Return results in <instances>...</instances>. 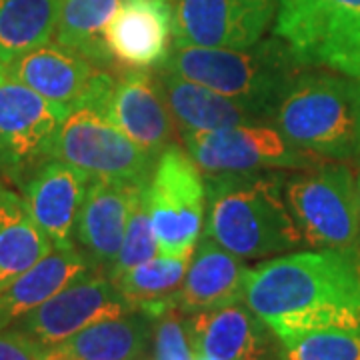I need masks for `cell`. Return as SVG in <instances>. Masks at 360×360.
<instances>
[{
  "mask_svg": "<svg viewBox=\"0 0 360 360\" xmlns=\"http://www.w3.org/2000/svg\"><path fill=\"white\" fill-rule=\"evenodd\" d=\"M156 252H158V245H156L150 208H148V182H144L136 186L124 240H122L115 264L110 266L106 276L115 278L120 272L156 257Z\"/></svg>",
  "mask_w": 360,
  "mask_h": 360,
  "instance_id": "obj_28",
  "label": "cell"
},
{
  "mask_svg": "<svg viewBox=\"0 0 360 360\" xmlns=\"http://www.w3.org/2000/svg\"><path fill=\"white\" fill-rule=\"evenodd\" d=\"M141 360H148V359H146V356H144V359H141Z\"/></svg>",
  "mask_w": 360,
  "mask_h": 360,
  "instance_id": "obj_35",
  "label": "cell"
},
{
  "mask_svg": "<svg viewBox=\"0 0 360 360\" xmlns=\"http://www.w3.org/2000/svg\"><path fill=\"white\" fill-rule=\"evenodd\" d=\"M0 360H44V347L11 326L0 330Z\"/></svg>",
  "mask_w": 360,
  "mask_h": 360,
  "instance_id": "obj_30",
  "label": "cell"
},
{
  "mask_svg": "<svg viewBox=\"0 0 360 360\" xmlns=\"http://www.w3.org/2000/svg\"><path fill=\"white\" fill-rule=\"evenodd\" d=\"M136 186L139 184L98 179H90L89 182L75 226V240L92 269L104 276L120 252Z\"/></svg>",
  "mask_w": 360,
  "mask_h": 360,
  "instance_id": "obj_15",
  "label": "cell"
},
{
  "mask_svg": "<svg viewBox=\"0 0 360 360\" xmlns=\"http://www.w3.org/2000/svg\"><path fill=\"white\" fill-rule=\"evenodd\" d=\"M278 0H176L172 46L246 49L262 40Z\"/></svg>",
  "mask_w": 360,
  "mask_h": 360,
  "instance_id": "obj_11",
  "label": "cell"
},
{
  "mask_svg": "<svg viewBox=\"0 0 360 360\" xmlns=\"http://www.w3.org/2000/svg\"><path fill=\"white\" fill-rule=\"evenodd\" d=\"M286 170L205 174L206 236L243 260L304 246L284 198Z\"/></svg>",
  "mask_w": 360,
  "mask_h": 360,
  "instance_id": "obj_2",
  "label": "cell"
},
{
  "mask_svg": "<svg viewBox=\"0 0 360 360\" xmlns=\"http://www.w3.org/2000/svg\"><path fill=\"white\" fill-rule=\"evenodd\" d=\"M6 78V72H4V65H2V60H0V82Z\"/></svg>",
  "mask_w": 360,
  "mask_h": 360,
  "instance_id": "obj_33",
  "label": "cell"
},
{
  "mask_svg": "<svg viewBox=\"0 0 360 360\" xmlns=\"http://www.w3.org/2000/svg\"><path fill=\"white\" fill-rule=\"evenodd\" d=\"M153 322L142 310L104 319L44 348V360H141L153 340Z\"/></svg>",
  "mask_w": 360,
  "mask_h": 360,
  "instance_id": "obj_21",
  "label": "cell"
},
{
  "mask_svg": "<svg viewBox=\"0 0 360 360\" xmlns=\"http://www.w3.org/2000/svg\"><path fill=\"white\" fill-rule=\"evenodd\" d=\"M90 176L58 158H49L20 186L30 214L49 234L52 245H70Z\"/></svg>",
  "mask_w": 360,
  "mask_h": 360,
  "instance_id": "obj_16",
  "label": "cell"
},
{
  "mask_svg": "<svg viewBox=\"0 0 360 360\" xmlns=\"http://www.w3.org/2000/svg\"><path fill=\"white\" fill-rule=\"evenodd\" d=\"M153 356L148 360H196L188 316L170 307L153 322Z\"/></svg>",
  "mask_w": 360,
  "mask_h": 360,
  "instance_id": "obj_29",
  "label": "cell"
},
{
  "mask_svg": "<svg viewBox=\"0 0 360 360\" xmlns=\"http://www.w3.org/2000/svg\"><path fill=\"white\" fill-rule=\"evenodd\" d=\"M90 272L96 270L78 246L72 243L54 245L46 257L0 292V330L11 328L14 322Z\"/></svg>",
  "mask_w": 360,
  "mask_h": 360,
  "instance_id": "obj_20",
  "label": "cell"
},
{
  "mask_svg": "<svg viewBox=\"0 0 360 360\" xmlns=\"http://www.w3.org/2000/svg\"><path fill=\"white\" fill-rule=\"evenodd\" d=\"M170 0H122L106 28L108 51L127 68H160L170 52Z\"/></svg>",
  "mask_w": 360,
  "mask_h": 360,
  "instance_id": "obj_18",
  "label": "cell"
},
{
  "mask_svg": "<svg viewBox=\"0 0 360 360\" xmlns=\"http://www.w3.org/2000/svg\"><path fill=\"white\" fill-rule=\"evenodd\" d=\"M245 304L276 336L360 326L359 257L314 248L260 262L248 270Z\"/></svg>",
  "mask_w": 360,
  "mask_h": 360,
  "instance_id": "obj_1",
  "label": "cell"
},
{
  "mask_svg": "<svg viewBox=\"0 0 360 360\" xmlns=\"http://www.w3.org/2000/svg\"><path fill=\"white\" fill-rule=\"evenodd\" d=\"M180 136L202 174L304 170L326 162L321 156L298 148L269 122Z\"/></svg>",
  "mask_w": 360,
  "mask_h": 360,
  "instance_id": "obj_9",
  "label": "cell"
},
{
  "mask_svg": "<svg viewBox=\"0 0 360 360\" xmlns=\"http://www.w3.org/2000/svg\"><path fill=\"white\" fill-rule=\"evenodd\" d=\"M127 298L116 290L115 283L101 272L68 284L60 292L42 302L13 324L20 333L51 348L80 333L94 322L132 312Z\"/></svg>",
  "mask_w": 360,
  "mask_h": 360,
  "instance_id": "obj_12",
  "label": "cell"
},
{
  "mask_svg": "<svg viewBox=\"0 0 360 360\" xmlns=\"http://www.w3.org/2000/svg\"><path fill=\"white\" fill-rule=\"evenodd\" d=\"M274 129L298 148L324 160L359 153V115L352 78L302 68L270 116Z\"/></svg>",
  "mask_w": 360,
  "mask_h": 360,
  "instance_id": "obj_4",
  "label": "cell"
},
{
  "mask_svg": "<svg viewBox=\"0 0 360 360\" xmlns=\"http://www.w3.org/2000/svg\"><path fill=\"white\" fill-rule=\"evenodd\" d=\"M248 270L243 258L202 234L188 260L174 307L184 314H196L245 302Z\"/></svg>",
  "mask_w": 360,
  "mask_h": 360,
  "instance_id": "obj_17",
  "label": "cell"
},
{
  "mask_svg": "<svg viewBox=\"0 0 360 360\" xmlns=\"http://www.w3.org/2000/svg\"><path fill=\"white\" fill-rule=\"evenodd\" d=\"M284 198L304 246L360 257L356 174L347 165L322 162L286 172Z\"/></svg>",
  "mask_w": 360,
  "mask_h": 360,
  "instance_id": "obj_6",
  "label": "cell"
},
{
  "mask_svg": "<svg viewBox=\"0 0 360 360\" xmlns=\"http://www.w3.org/2000/svg\"><path fill=\"white\" fill-rule=\"evenodd\" d=\"M160 68L217 90L260 122H270L284 92L304 66L274 34L246 49L172 46Z\"/></svg>",
  "mask_w": 360,
  "mask_h": 360,
  "instance_id": "obj_3",
  "label": "cell"
},
{
  "mask_svg": "<svg viewBox=\"0 0 360 360\" xmlns=\"http://www.w3.org/2000/svg\"><path fill=\"white\" fill-rule=\"evenodd\" d=\"M22 196L0 184V292L52 250Z\"/></svg>",
  "mask_w": 360,
  "mask_h": 360,
  "instance_id": "obj_23",
  "label": "cell"
},
{
  "mask_svg": "<svg viewBox=\"0 0 360 360\" xmlns=\"http://www.w3.org/2000/svg\"><path fill=\"white\" fill-rule=\"evenodd\" d=\"M354 90H356V115H359V156L360 160V80H354Z\"/></svg>",
  "mask_w": 360,
  "mask_h": 360,
  "instance_id": "obj_31",
  "label": "cell"
},
{
  "mask_svg": "<svg viewBox=\"0 0 360 360\" xmlns=\"http://www.w3.org/2000/svg\"><path fill=\"white\" fill-rule=\"evenodd\" d=\"M274 34L302 66L360 80V0H278Z\"/></svg>",
  "mask_w": 360,
  "mask_h": 360,
  "instance_id": "obj_7",
  "label": "cell"
},
{
  "mask_svg": "<svg viewBox=\"0 0 360 360\" xmlns=\"http://www.w3.org/2000/svg\"><path fill=\"white\" fill-rule=\"evenodd\" d=\"M120 4L122 0H60L56 42L96 68H112L115 58L106 44V28Z\"/></svg>",
  "mask_w": 360,
  "mask_h": 360,
  "instance_id": "obj_24",
  "label": "cell"
},
{
  "mask_svg": "<svg viewBox=\"0 0 360 360\" xmlns=\"http://www.w3.org/2000/svg\"><path fill=\"white\" fill-rule=\"evenodd\" d=\"M96 66L84 56L68 51L58 42H46L34 51L20 54L4 66L8 80L34 90L51 103L70 108L89 89Z\"/></svg>",
  "mask_w": 360,
  "mask_h": 360,
  "instance_id": "obj_19",
  "label": "cell"
},
{
  "mask_svg": "<svg viewBox=\"0 0 360 360\" xmlns=\"http://www.w3.org/2000/svg\"><path fill=\"white\" fill-rule=\"evenodd\" d=\"M186 316L198 354L220 360H281L278 336L243 302Z\"/></svg>",
  "mask_w": 360,
  "mask_h": 360,
  "instance_id": "obj_14",
  "label": "cell"
},
{
  "mask_svg": "<svg viewBox=\"0 0 360 360\" xmlns=\"http://www.w3.org/2000/svg\"><path fill=\"white\" fill-rule=\"evenodd\" d=\"M60 0H0V60L6 66L20 54L51 42Z\"/></svg>",
  "mask_w": 360,
  "mask_h": 360,
  "instance_id": "obj_26",
  "label": "cell"
},
{
  "mask_svg": "<svg viewBox=\"0 0 360 360\" xmlns=\"http://www.w3.org/2000/svg\"><path fill=\"white\" fill-rule=\"evenodd\" d=\"M196 360H220V359H214V356H208V354H198V359Z\"/></svg>",
  "mask_w": 360,
  "mask_h": 360,
  "instance_id": "obj_34",
  "label": "cell"
},
{
  "mask_svg": "<svg viewBox=\"0 0 360 360\" xmlns=\"http://www.w3.org/2000/svg\"><path fill=\"white\" fill-rule=\"evenodd\" d=\"M278 340L281 360H360V326L314 328Z\"/></svg>",
  "mask_w": 360,
  "mask_h": 360,
  "instance_id": "obj_27",
  "label": "cell"
},
{
  "mask_svg": "<svg viewBox=\"0 0 360 360\" xmlns=\"http://www.w3.org/2000/svg\"><path fill=\"white\" fill-rule=\"evenodd\" d=\"M104 110L130 141L150 155L160 156L174 144V120L158 77L148 70L129 68L120 72L104 96Z\"/></svg>",
  "mask_w": 360,
  "mask_h": 360,
  "instance_id": "obj_13",
  "label": "cell"
},
{
  "mask_svg": "<svg viewBox=\"0 0 360 360\" xmlns=\"http://www.w3.org/2000/svg\"><path fill=\"white\" fill-rule=\"evenodd\" d=\"M148 208L158 252L191 258L206 214V182L191 155L176 144L162 150L148 180Z\"/></svg>",
  "mask_w": 360,
  "mask_h": 360,
  "instance_id": "obj_8",
  "label": "cell"
},
{
  "mask_svg": "<svg viewBox=\"0 0 360 360\" xmlns=\"http://www.w3.org/2000/svg\"><path fill=\"white\" fill-rule=\"evenodd\" d=\"M158 82L180 134L214 132L260 122L240 104L222 96L217 90L170 72L167 68H158Z\"/></svg>",
  "mask_w": 360,
  "mask_h": 360,
  "instance_id": "obj_22",
  "label": "cell"
},
{
  "mask_svg": "<svg viewBox=\"0 0 360 360\" xmlns=\"http://www.w3.org/2000/svg\"><path fill=\"white\" fill-rule=\"evenodd\" d=\"M115 77L98 68L84 94L66 112L52 158L65 160L90 179L142 184L153 176L158 156L142 150L104 110Z\"/></svg>",
  "mask_w": 360,
  "mask_h": 360,
  "instance_id": "obj_5",
  "label": "cell"
},
{
  "mask_svg": "<svg viewBox=\"0 0 360 360\" xmlns=\"http://www.w3.org/2000/svg\"><path fill=\"white\" fill-rule=\"evenodd\" d=\"M68 108L4 78L0 82V174L18 184L52 158Z\"/></svg>",
  "mask_w": 360,
  "mask_h": 360,
  "instance_id": "obj_10",
  "label": "cell"
},
{
  "mask_svg": "<svg viewBox=\"0 0 360 360\" xmlns=\"http://www.w3.org/2000/svg\"><path fill=\"white\" fill-rule=\"evenodd\" d=\"M188 260L191 258L160 255L120 272L110 281L132 309L142 310L156 319L165 310L174 307V298L188 269Z\"/></svg>",
  "mask_w": 360,
  "mask_h": 360,
  "instance_id": "obj_25",
  "label": "cell"
},
{
  "mask_svg": "<svg viewBox=\"0 0 360 360\" xmlns=\"http://www.w3.org/2000/svg\"><path fill=\"white\" fill-rule=\"evenodd\" d=\"M356 194H359V210H360V168H359V172H356Z\"/></svg>",
  "mask_w": 360,
  "mask_h": 360,
  "instance_id": "obj_32",
  "label": "cell"
}]
</instances>
